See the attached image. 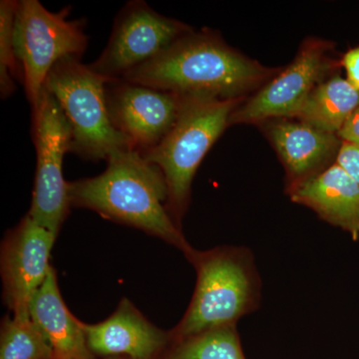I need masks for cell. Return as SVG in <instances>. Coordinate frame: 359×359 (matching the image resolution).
<instances>
[{"instance_id": "1", "label": "cell", "mask_w": 359, "mask_h": 359, "mask_svg": "<svg viewBox=\"0 0 359 359\" xmlns=\"http://www.w3.org/2000/svg\"><path fill=\"white\" fill-rule=\"evenodd\" d=\"M106 161L102 174L68 182L71 207L144 231L188 256L194 248L168 212L167 184L159 168L136 150L118 151Z\"/></svg>"}, {"instance_id": "2", "label": "cell", "mask_w": 359, "mask_h": 359, "mask_svg": "<svg viewBox=\"0 0 359 359\" xmlns=\"http://www.w3.org/2000/svg\"><path fill=\"white\" fill-rule=\"evenodd\" d=\"M275 70L250 60L212 32H190L121 78L186 97L243 99Z\"/></svg>"}, {"instance_id": "3", "label": "cell", "mask_w": 359, "mask_h": 359, "mask_svg": "<svg viewBox=\"0 0 359 359\" xmlns=\"http://www.w3.org/2000/svg\"><path fill=\"white\" fill-rule=\"evenodd\" d=\"M188 261L197 271L195 292L183 318L171 332L175 342L217 328L237 327L262 302V280L247 247L194 249Z\"/></svg>"}, {"instance_id": "4", "label": "cell", "mask_w": 359, "mask_h": 359, "mask_svg": "<svg viewBox=\"0 0 359 359\" xmlns=\"http://www.w3.org/2000/svg\"><path fill=\"white\" fill-rule=\"evenodd\" d=\"M184 97L173 128L156 147L141 154L162 172L168 188L167 210L181 229L196 172L243 102V99Z\"/></svg>"}, {"instance_id": "5", "label": "cell", "mask_w": 359, "mask_h": 359, "mask_svg": "<svg viewBox=\"0 0 359 359\" xmlns=\"http://www.w3.org/2000/svg\"><path fill=\"white\" fill-rule=\"evenodd\" d=\"M109 78L94 72L81 58L68 56L52 67L43 88L57 100L72 128L71 153L85 160H107L122 150H134L114 128L106 106Z\"/></svg>"}, {"instance_id": "6", "label": "cell", "mask_w": 359, "mask_h": 359, "mask_svg": "<svg viewBox=\"0 0 359 359\" xmlns=\"http://www.w3.org/2000/svg\"><path fill=\"white\" fill-rule=\"evenodd\" d=\"M71 7L58 13L45 8L39 0H21L14 20V48L23 73L26 96L33 108L39 102L44 82L61 59L82 58L88 37L84 21L71 20Z\"/></svg>"}, {"instance_id": "7", "label": "cell", "mask_w": 359, "mask_h": 359, "mask_svg": "<svg viewBox=\"0 0 359 359\" xmlns=\"http://www.w3.org/2000/svg\"><path fill=\"white\" fill-rule=\"evenodd\" d=\"M32 132L36 174L28 215L58 236L71 207L62 166L65 155L71 150L72 128L57 100L44 88L32 109Z\"/></svg>"}, {"instance_id": "8", "label": "cell", "mask_w": 359, "mask_h": 359, "mask_svg": "<svg viewBox=\"0 0 359 359\" xmlns=\"http://www.w3.org/2000/svg\"><path fill=\"white\" fill-rule=\"evenodd\" d=\"M192 32L188 25L161 15L147 2L129 1L116 16L105 49L89 67L109 79H121Z\"/></svg>"}, {"instance_id": "9", "label": "cell", "mask_w": 359, "mask_h": 359, "mask_svg": "<svg viewBox=\"0 0 359 359\" xmlns=\"http://www.w3.org/2000/svg\"><path fill=\"white\" fill-rule=\"evenodd\" d=\"M332 45L320 39L302 43L294 61L233 111L230 125L261 124L278 118H294L309 94L332 76L337 62Z\"/></svg>"}, {"instance_id": "10", "label": "cell", "mask_w": 359, "mask_h": 359, "mask_svg": "<svg viewBox=\"0 0 359 359\" xmlns=\"http://www.w3.org/2000/svg\"><path fill=\"white\" fill-rule=\"evenodd\" d=\"M185 97L122 79L106 85V106L114 128L140 154L156 147L173 128Z\"/></svg>"}, {"instance_id": "11", "label": "cell", "mask_w": 359, "mask_h": 359, "mask_svg": "<svg viewBox=\"0 0 359 359\" xmlns=\"http://www.w3.org/2000/svg\"><path fill=\"white\" fill-rule=\"evenodd\" d=\"M56 238L28 214L7 231L0 264L4 301L13 316H30V302L51 269L49 257Z\"/></svg>"}, {"instance_id": "12", "label": "cell", "mask_w": 359, "mask_h": 359, "mask_svg": "<svg viewBox=\"0 0 359 359\" xmlns=\"http://www.w3.org/2000/svg\"><path fill=\"white\" fill-rule=\"evenodd\" d=\"M264 132L282 160L287 173V193L337 162L342 141L290 118L264 122Z\"/></svg>"}, {"instance_id": "13", "label": "cell", "mask_w": 359, "mask_h": 359, "mask_svg": "<svg viewBox=\"0 0 359 359\" xmlns=\"http://www.w3.org/2000/svg\"><path fill=\"white\" fill-rule=\"evenodd\" d=\"M87 346L94 355H124L131 359H155L172 339L123 299L107 320L88 325L83 323Z\"/></svg>"}, {"instance_id": "14", "label": "cell", "mask_w": 359, "mask_h": 359, "mask_svg": "<svg viewBox=\"0 0 359 359\" xmlns=\"http://www.w3.org/2000/svg\"><path fill=\"white\" fill-rule=\"evenodd\" d=\"M295 204L313 210L323 221L359 240V187L334 163L287 193Z\"/></svg>"}, {"instance_id": "15", "label": "cell", "mask_w": 359, "mask_h": 359, "mask_svg": "<svg viewBox=\"0 0 359 359\" xmlns=\"http://www.w3.org/2000/svg\"><path fill=\"white\" fill-rule=\"evenodd\" d=\"M29 316L48 341L54 359H96L87 346L83 323L70 313L63 302L52 266L33 295Z\"/></svg>"}, {"instance_id": "16", "label": "cell", "mask_w": 359, "mask_h": 359, "mask_svg": "<svg viewBox=\"0 0 359 359\" xmlns=\"http://www.w3.org/2000/svg\"><path fill=\"white\" fill-rule=\"evenodd\" d=\"M358 108L359 90L348 80L334 75L313 89L294 119L321 131L337 134Z\"/></svg>"}, {"instance_id": "17", "label": "cell", "mask_w": 359, "mask_h": 359, "mask_svg": "<svg viewBox=\"0 0 359 359\" xmlns=\"http://www.w3.org/2000/svg\"><path fill=\"white\" fill-rule=\"evenodd\" d=\"M0 359H54L48 341L30 316H6L0 334Z\"/></svg>"}, {"instance_id": "18", "label": "cell", "mask_w": 359, "mask_h": 359, "mask_svg": "<svg viewBox=\"0 0 359 359\" xmlns=\"http://www.w3.org/2000/svg\"><path fill=\"white\" fill-rule=\"evenodd\" d=\"M166 359H245L237 327L217 328L175 342Z\"/></svg>"}, {"instance_id": "19", "label": "cell", "mask_w": 359, "mask_h": 359, "mask_svg": "<svg viewBox=\"0 0 359 359\" xmlns=\"http://www.w3.org/2000/svg\"><path fill=\"white\" fill-rule=\"evenodd\" d=\"M15 0L0 1V93L1 98L13 95L16 90L15 81L23 84V73L14 48V20Z\"/></svg>"}, {"instance_id": "20", "label": "cell", "mask_w": 359, "mask_h": 359, "mask_svg": "<svg viewBox=\"0 0 359 359\" xmlns=\"http://www.w3.org/2000/svg\"><path fill=\"white\" fill-rule=\"evenodd\" d=\"M335 163L339 165L359 187V147L342 142Z\"/></svg>"}, {"instance_id": "21", "label": "cell", "mask_w": 359, "mask_h": 359, "mask_svg": "<svg viewBox=\"0 0 359 359\" xmlns=\"http://www.w3.org/2000/svg\"><path fill=\"white\" fill-rule=\"evenodd\" d=\"M341 65L346 71V79L359 90V46L344 54Z\"/></svg>"}, {"instance_id": "22", "label": "cell", "mask_w": 359, "mask_h": 359, "mask_svg": "<svg viewBox=\"0 0 359 359\" xmlns=\"http://www.w3.org/2000/svg\"><path fill=\"white\" fill-rule=\"evenodd\" d=\"M337 136L342 142L359 147V108L348 118L346 124L339 130Z\"/></svg>"}]
</instances>
